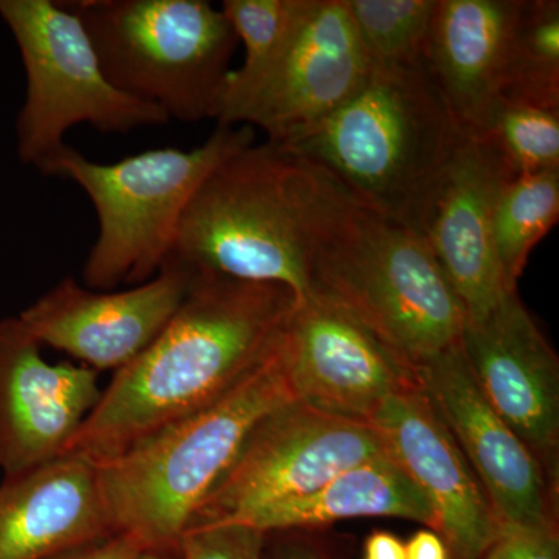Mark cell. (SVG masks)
I'll return each instance as SVG.
<instances>
[{
	"label": "cell",
	"mask_w": 559,
	"mask_h": 559,
	"mask_svg": "<svg viewBox=\"0 0 559 559\" xmlns=\"http://www.w3.org/2000/svg\"><path fill=\"white\" fill-rule=\"evenodd\" d=\"M296 301L275 283L194 274L170 322L117 370L62 455L103 462L205 409L270 358Z\"/></svg>",
	"instance_id": "cell-1"
},
{
	"label": "cell",
	"mask_w": 559,
	"mask_h": 559,
	"mask_svg": "<svg viewBox=\"0 0 559 559\" xmlns=\"http://www.w3.org/2000/svg\"><path fill=\"white\" fill-rule=\"evenodd\" d=\"M299 160L311 296L349 312L414 369L457 344L465 311L417 231Z\"/></svg>",
	"instance_id": "cell-2"
},
{
	"label": "cell",
	"mask_w": 559,
	"mask_h": 559,
	"mask_svg": "<svg viewBox=\"0 0 559 559\" xmlns=\"http://www.w3.org/2000/svg\"><path fill=\"white\" fill-rule=\"evenodd\" d=\"M293 401L275 347L205 409L95 463L114 533L130 536L143 550H178L253 428Z\"/></svg>",
	"instance_id": "cell-3"
},
{
	"label": "cell",
	"mask_w": 559,
	"mask_h": 559,
	"mask_svg": "<svg viewBox=\"0 0 559 559\" xmlns=\"http://www.w3.org/2000/svg\"><path fill=\"white\" fill-rule=\"evenodd\" d=\"M462 134L419 61L371 69L344 105L280 148L329 176L352 200L409 226Z\"/></svg>",
	"instance_id": "cell-4"
},
{
	"label": "cell",
	"mask_w": 559,
	"mask_h": 559,
	"mask_svg": "<svg viewBox=\"0 0 559 559\" xmlns=\"http://www.w3.org/2000/svg\"><path fill=\"white\" fill-rule=\"evenodd\" d=\"M167 261L191 275L275 283L310 297L300 160L270 142L224 160L187 205Z\"/></svg>",
	"instance_id": "cell-5"
},
{
	"label": "cell",
	"mask_w": 559,
	"mask_h": 559,
	"mask_svg": "<svg viewBox=\"0 0 559 559\" xmlns=\"http://www.w3.org/2000/svg\"><path fill=\"white\" fill-rule=\"evenodd\" d=\"M255 142L253 128L218 127L198 148L150 150L116 164H97L66 145L40 167L84 190L98 218L83 280L87 288L110 290L142 285L171 255L187 205L224 160Z\"/></svg>",
	"instance_id": "cell-6"
},
{
	"label": "cell",
	"mask_w": 559,
	"mask_h": 559,
	"mask_svg": "<svg viewBox=\"0 0 559 559\" xmlns=\"http://www.w3.org/2000/svg\"><path fill=\"white\" fill-rule=\"evenodd\" d=\"M112 86L170 119L218 117L238 39L207 0H70Z\"/></svg>",
	"instance_id": "cell-7"
},
{
	"label": "cell",
	"mask_w": 559,
	"mask_h": 559,
	"mask_svg": "<svg viewBox=\"0 0 559 559\" xmlns=\"http://www.w3.org/2000/svg\"><path fill=\"white\" fill-rule=\"evenodd\" d=\"M0 17L20 47L27 92L17 116V156L43 167L75 124L105 134L160 127L170 117L117 90L103 72L86 28L53 0H0Z\"/></svg>",
	"instance_id": "cell-8"
},
{
	"label": "cell",
	"mask_w": 559,
	"mask_h": 559,
	"mask_svg": "<svg viewBox=\"0 0 559 559\" xmlns=\"http://www.w3.org/2000/svg\"><path fill=\"white\" fill-rule=\"evenodd\" d=\"M370 70L345 0H307L264 72L223 95L218 127L260 128L267 142L286 145L344 105Z\"/></svg>",
	"instance_id": "cell-9"
},
{
	"label": "cell",
	"mask_w": 559,
	"mask_h": 559,
	"mask_svg": "<svg viewBox=\"0 0 559 559\" xmlns=\"http://www.w3.org/2000/svg\"><path fill=\"white\" fill-rule=\"evenodd\" d=\"M381 454L380 437L367 423L293 401L253 428L190 528L237 524L257 511L311 495L342 471Z\"/></svg>",
	"instance_id": "cell-10"
},
{
	"label": "cell",
	"mask_w": 559,
	"mask_h": 559,
	"mask_svg": "<svg viewBox=\"0 0 559 559\" xmlns=\"http://www.w3.org/2000/svg\"><path fill=\"white\" fill-rule=\"evenodd\" d=\"M513 178L495 140L462 134L412 216L411 229L428 246L465 322L484 318L514 290L503 282L492 242L496 204Z\"/></svg>",
	"instance_id": "cell-11"
},
{
	"label": "cell",
	"mask_w": 559,
	"mask_h": 559,
	"mask_svg": "<svg viewBox=\"0 0 559 559\" xmlns=\"http://www.w3.org/2000/svg\"><path fill=\"white\" fill-rule=\"evenodd\" d=\"M294 403L367 423L390 396L418 385L415 369L333 301L297 299L277 344Z\"/></svg>",
	"instance_id": "cell-12"
},
{
	"label": "cell",
	"mask_w": 559,
	"mask_h": 559,
	"mask_svg": "<svg viewBox=\"0 0 559 559\" xmlns=\"http://www.w3.org/2000/svg\"><path fill=\"white\" fill-rule=\"evenodd\" d=\"M415 377L499 522L554 525L543 463L485 399L460 342L418 364Z\"/></svg>",
	"instance_id": "cell-13"
},
{
	"label": "cell",
	"mask_w": 559,
	"mask_h": 559,
	"mask_svg": "<svg viewBox=\"0 0 559 559\" xmlns=\"http://www.w3.org/2000/svg\"><path fill=\"white\" fill-rule=\"evenodd\" d=\"M191 277L170 261L148 282L121 293H98L66 277L20 319L40 345L69 353L95 371L120 370L170 322Z\"/></svg>",
	"instance_id": "cell-14"
},
{
	"label": "cell",
	"mask_w": 559,
	"mask_h": 559,
	"mask_svg": "<svg viewBox=\"0 0 559 559\" xmlns=\"http://www.w3.org/2000/svg\"><path fill=\"white\" fill-rule=\"evenodd\" d=\"M100 396L97 371L47 362L20 318L0 319V468L5 477L61 457Z\"/></svg>",
	"instance_id": "cell-15"
},
{
	"label": "cell",
	"mask_w": 559,
	"mask_h": 559,
	"mask_svg": "<svg viewBox=\"0 0 559 559\" xmlns=\"http://www.w3.org/2000/svg\"><path fill=\"white\" fill-rule=\"evenodd\" d=\"M460 348L485 399L539 462L559 441V364L554 348L509 290L487 316L465 322Z\"/></svg>",
	"instance_id": "cell-16"
},
{
	"label": "cell",
	"mask_w": 559,
	"mask_h": 559,
	"mask_svg": "<svg viewBox=\"0 0 559 559\" xmlns=\"http://www.w3.org/2000/svg\"><path fill=\"white\" fill-rule=\"evenodd\" d=\"M369 425L407 479L428 500L437 533L459 559H481L499 520L450 429L419 385L395 393Z\"/></svg>",
	"instance_id": "cell-17"
},
{
	"label": "cell",
	"mask_w": 559,
	"mask_h": 559,
	"mask_svg": "<svg viewBox=\"0 0 559 559\" xmlns=\"http://www.w3.org/2000/svg\"><path fill=\"white\" fill-rule=\"evenodd\" d=\"M110 535L91 460L61 455L0 485V559H47Z\"/></svg>",
	"instance_id": "cell-18"
},
{
	"label": "cell",
	"mask_w": 559,
	"mask_h": 559,
	"mask_svg": "<svg viewBox=\"0 0 559 559\" xmlns=\"http://www.w3.org/2000/svg\"><path fill=\"white\" fill-rule=\"evenodd\" d=\"M522 0H437L426 66L463 134L485 135L500 106Z\"/></svg>",
	"instance_id": "cell-19"
},
{
	"label": "cell",
	"mask_w": 559,
	"mask_h": 559,
	"mask_svg": "<svg viewBox=\"0 0 559 559\" xmlns=\"http://www.w3.org/2000/svg\"><path fill=\"white\" fill-rule=\"evenodd\" d=\"M359 518H399L437 532L428 500L388 452L342 471L311 495L257 511L237 524L267 533L320 527Z\"/></svg>",
	"instance_id": "cell-20"
},
{
	"label": "cell",
	"mask_w": 559,
	"mask_h": 559,
	"mask_svg": "<svg viewBox=\"0 0 559 559\" xmlns=\"http://www.w3.org/2000/svg\"><path fill=\"white\" fill-rule=\"evenodd\" d=\"M500 103L559 109L558 0H522L503 69Z\"/></svg>",
	"instance_id": "cell-21"
},
{
	"label": "cell",
	"mask_w": 559,
	"mask_h": 559,
	"mask_svg": "<svg viewBox=\"0 0 559 559\" xmlns=\"http://www.w3.org/2000/svg\"><path fill=\"white\" fill-rule=\"evenodd\" d=\"M559 219V170L516 176L496 204L492 242L503 282L518 289L530 253Z\"/></svg>",
	"instance_id": "cell-22"
},
{
	"label": "cell",
	"mask_w": 559,
	"mask_h": 559,
	"mask_svg": "<svg viewBox=\"0 0 559 559\" xmlns=\"http://www.w3.org/2000/svg\"><path fill=\"white\" fill-rule=\"evenodd\" d=\"M345 5L371 69L425 61L437 0H345Z\"/></svg>",
	"instance_id": "cell-23"
},
{
	"label": "cell",
	"mask_w": 559,
	"mask_h": 559,
	"mask_svg": "<svg viewBox=\"0 0 559 559\" xmlns=\"http://www.w3.org/2000/svg\"><path fill=\"white\" fill-rule=\"evenodd\" d=\"M307 0H226L221 7L238 40L245 44L241 69L230 70L226 92L241 90L277 57L304 13Z\"/></svg>",
	"instance_id": "cell-24"
},
{
	"label": "cell",
	"mask_w": 559,
	"mask_h": 559,
	"mask_svg": "<svg viewBox=\"0 0 559 559\" xmlns=\"http://www.w3.org/2000/svg\"><path fill=\"white\" fill-rule=\"evenodd\" d=\"M487 134L514 176L559 170V109L500 103Z\"/></svg>",
	"instance_id": "cell-25"
},
{
	"label": "cell",
	"mask_w": 559,
	"mask_h": 559,
	"mask_svg": "<svg viewBox=\"0 0 559 559\" xmlns=\"http://www.w3.org/2000/svg\"><path fill=\"white\" fill-rule=\"evenodd\" d=\"M264 533L241 524L190 528L179 540L180 559H261Z\"/></svg>",
	"instance_id": "cell-26"
},
{
	"label": "cell",
	"mask_w": 559,
	"mask_h": 559,
	"mask_svg": "<svg viewBox=\"0 0 559 559\" xmlns=\"http://www.w3.org/2000/svg\"><path fill=\"white\" fill-rule=\"evenodd\" d=\"M481 559H559L557 533L554 525L499 522Z\"/></svg>",
	"instance_id": "cell-27"
},
{
	"label": "cell",
	"mask_w": 559,
	"mask_h": 559,
	"mask_svg": "<svg viewBox=\"0 0 559 559\" xmlns=\"http://www.w3.org/2000/svg\"><path fill=\"white\" fill-rule=\"evenodd\" d=\"M143 551L130 536L110 535L47 559H138Z\"/></svg>",
	"instance_id": "cell-28"
},
{
	"label": "cell",
	"mask_w": 559,
	"mask_h": 559,
	"mask_svg": "<svg viewBox=\"0 0 559 559\" xmlns=\"http://www.w3.org/2000/svg\"><path fill=\"white\" fill-rule=\"evenodd\" d=\"M406 559H450L448 546L440 533L433 530H419L406 544Z\"/></svg>",
	"instance_id": "cell-29"
},
{
	"label": "cell",
	"mask_w": 559,
	"mask_h": 559,
	"mask_svg": "<svg viewBox=\"0 0 559 559\" xmlns=\"http://www.w3.org/2000/svg\"><path fill=\"white\" fill-rule=\"evenodd\" d=\"M364 559H406V549L393 533L374 532L366 540Z\"/></svg>",
	"instance_id": "cell-30"
},
{
	"label": "cell",
	"mask_w": 559,
	"mask_h": 559,
	"mask_svg": "<svg viewBox=\"0 0 559 559\" xmlns=\"http://www.w3.org/2000/svg\"><path fill=\"white\" fill-rule=\"evenodd\" d=\"M282 559H323L318 557V555L312 554L310 550H304V549H293L289 551H286L285 555H283Z\"/></svg>",
	"instance_id": "cell-31"
},
{
	"label": "cell",
	"mask_w": 559,
	"mask_h": 559,
	"mask_svg": "<svg viewBox=\"0 0 559 559\" xmlns=\"http://www.w3.org/2000/svg\"><path fill=\"white\" fill-rule=\"evenodd\" d=\"M138 559H170V557H168L167 551L145 550L140 554Z\"/></svg>",
	"instance_id": "cell-32"
}]
</instances>
